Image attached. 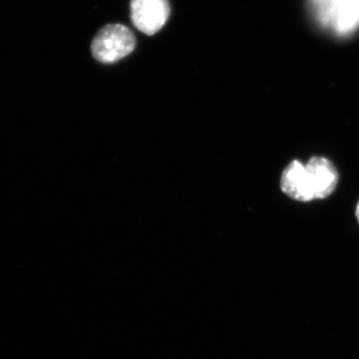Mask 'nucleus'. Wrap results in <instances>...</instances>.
<instances>
[{
	"instance_id": "f257e3e1",
	"label": "nucleus",
	"mask_w": 359,
	"mask_h": 359,
	"mask_svg": "<svg viewBox=\"0 0 359 359\" xmlns=\"http://www.w3.org/2000/svg\"><path fill=\"white\" fill-rule=\"evenodd\" d=\"M314 22L337 37L359 29V0H308Z\"/></svg>"
},
{
	"instance_id": "f03ea898",
	"label": "nucleus",
	"mask_w": 359,
	"mask_h": 359,
	"mask_svg": "<svg viewBox=\"0 0 359 359\" xmlns=\"http://www.w3.org/2000/svg\"><path fill=\"white\" fill-rule=\"evenodd\" d=\"M135 46L136 39L129 28L122 25H109L96 35L91 51L97 61L111 65L128 56Z\"/></svg>"
},
{
	"instance_id": "423d86ee",
	"label": "nucleus",
	"mask_w": 359,
	"mask_h": 359,
	"mask_svg": "<svg viewBox=\"0 0 359 359\" xmlns=\"http://www.w3.org/2000/svg\"><path fill=\"white\" fill-rule=\"evenodd\" d=\"M356 218H358V221L359 223V204L358 205V208H356Z\"/></svg>"
},
{
	"instance_id": "7ed1b4c3",
	"label": "nucleus",
	"mask_w": 359,
	"mask_h": 359,
	"mask_svg": "<svg viewBox=\"0 0 359 359\" xmlns=\"http://www.w3.org/2000/svg\"><path fill=\"white\" fill-rule=\"evenodd\" d=\"M130 8L134 25L147 35L159 32L170 15L168 0H131Z\"/></svg>"
},
{
	"instance_id": "20e7f679",
	"label": "nucleus",
	"mask_w": 359,
	"mask_h": 359,
	"mask_svg": "<svg viewBox=\"0 0 359 359\" xmlns=\"http://www.w3.org/2000/svg\"><path fill=\"white\" fill-rule=\"evenodd\" d=\"M283 193L299 202H309L314 199L313 186L306 167L294 160L285 168L280 179Z\"/></svg>"
},
{
	"instance_id": "39448f33",
	"label": "nucleus",
	"mask_w": 359,
	"mask_h": 359,
	"mask_svg": "<svg viewBox=\"0 0 359 359\" xmlns=\"http://www.w3.org/2000/svg\"><path fill=\"white\" fill-rule=\"evenodd\" d=\"M314 194V199L332 195L339 182V174L332 163L325 158L313 157L306 165Z\"/></svg>"
}]
</instances>
